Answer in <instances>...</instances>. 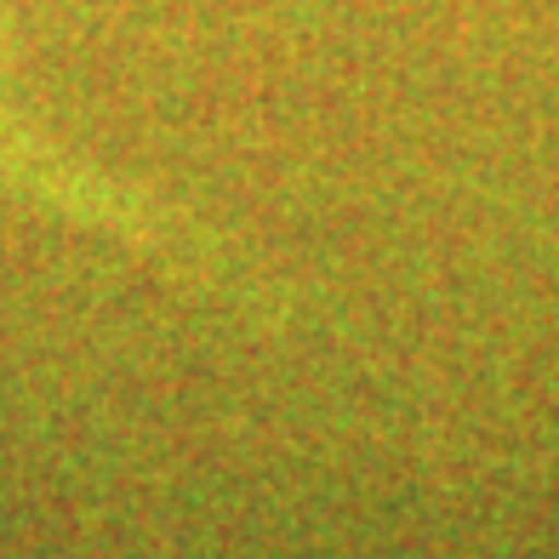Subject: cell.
Instances as JSON below:
<instances>
[{
    "label": "cell",
    "mask_w": 559,
    "mask_h": 559,
    "mask_svg": "<svg viewBox=\"0 0 559 559\" xmlns=\"http://www.w3.org/2000/svg\"><path fill=\"white\" fill-rule=\"evenodd\" d=\"M0 200L7 206H29L58 223L92 228L104 240L138 246L148 258H160L183 274H200L206 286L223 280V258L212 251L206 228H194L189 217L166 212L160 200H148L143 189L120 183V177L97 171L86 160H74L63 143H52L29 120L12 81V46H7V7H0Z\"/></svg>",
    "instance_id": "1"
}]
</instances>
